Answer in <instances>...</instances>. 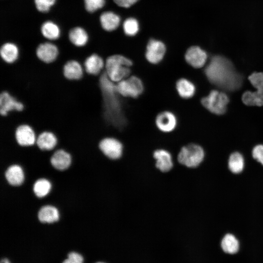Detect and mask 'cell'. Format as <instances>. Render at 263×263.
Masks as SVG:
<instances>
[{"label":"cell","mask_w":263,"mask_h":263,"mask_svg":"<svg viewBox=\"0 0 263 263\" xmlns=\"http://www.w3.org/2000/svg\"><path fill=\"white\" fill-rule=\"evenodd\" d=\"M98 85L102 99L103 117L106 122L117 129H122L127 123L120 95L104 71L98 76Z\"/></svg>","instance_id":"obj_1"},{"label":"cell","mask_w":263,"mask_h":263,"mask_svg":"<svg viewBox=\"0 0 263 263\" xmlns=\"http://www.w3.org/2000/svg\"><path fill=\"white\" fill-rule=\"evenodd\" d=\"M205 72L210 82L226 90L233 91L241 85V76L236 73L231 63L223 56L213 57Z\"/></svg>","instance_id":"obj_2"},{"label":"cell","mask_w":263,"mask_h":263,"mask_svg":"<svg viewBox=\"0 0 263 263\" xmlns=\"http://www.w3.org/2000/svg\"><path fill=\"white\" fill-rule=\"evenodd\" d=\"M133 62L121 55H113L105 60L104 72L113 82L117 83L128 77L131 72Z\"/></svg>","instance_id":"obj_3"},{"label":"cell","mask_w":263,"mask_h":263,"mask_svg":"<svg viewBox=\"0 0 263 263\" xmlns=\"http://www.w3.org/2000/svg\"><path fill=\"white\" fill-rule=\"evenodd\" d=\"M205 152L202 147L195 144H189L183 146L178 155V162L188 168L198 167L203 161Z\"/></svg>","instance_id":"obj_4"},{"label":"cell","mask_w":263,"mask_h":263,"mask_svg":"<svg viewBox=\"0 0 263 263\" xmlns=\"http://www.w3.org/2000/svg\"><path fill=\"white\" fill-rule=\"evenodd\" d=\"M116 89L122 96L136 98L143 94L144 85L139 77L135 75H130L116 83Z\"/></svg>","instance_id":"obj_5"},{"label":"cell","mask_w":263,"mask_h":263,"mask_svg":"<svg viewBox=\"0 0 263 263\" xmlns=\"http://www.w3.org/2000/svg\"><path fill=\"white\" fill-rule=\"evenodd\" d=\"M229 99L226 94L216 90L210 92L209 94L202 98L203 106L210 112L222 114L225 113Z\"/></svg>","instance_id":"obj_6"},{"label":"cell","mask_w":263,"mask_h":263,"mask_svg":"<svg viewBox=\"0 0 263 263\" xmlns=\"http://www.w3.org/2000/svg\"><path fill=\"white\" fill-rule=\"evenodd\" d=\"M24 104L6 91L0 92V115L6 116L12 112H20L24 109Z\"/></svg>","instance_id":"obj_7"},{"label":"cell","mask_w":263,"mask_h":263,"mask_svg":"<svg viewBox=\"0 0 263 263\" xmlns=\"http://www.w3.org/2000/svg\"><path fill=\"white\" fill-rule=\"evenodd\" d=\"M99 148L102 153L111 159H117L123 153V147L122 143L116 138L107 137L99 143Z\"/></svg>","instance_id":"obj_8"},{"label":"cell","mask_w":263,"mask_h":263,"mask_svg":"<svg viewBox=\"0 0 263 263\" xmlns=\"http://www.w3.org/2000/svg\"><path fill=\"white\" fill-rule=\"evenodd\" d=\"M166 52L165 44L159 40L151 39L147 45L145 57L151 64H157L163 59Z\"/></svg>","instance_id":"obj_9"},{"label":"cell","mask_w":263,"mask_h":263,"mask_svg":"<svg viewBox=\"0 0 263 263\" xmlns=\"http://www.w3.org/2000/svg\"><path fill=\"white\" fill-rule=\"evenodd\" d=\"M14 136L17 143L22 147L33 145L36 142V132L32 126L22 124L16 129Z\"/></svg>","instance_id":"obj_10"},{"label":"cell","mask_w":263,"mask_h":263,"mask_svg":"<svg viewBox=\"0 0 263 263\" xmlns=\"http://www.w3.org/2000/svg\"><path fill=\"white\" fill-rule=\"evenodd\" d=\"M178 120L176 115L172 112L164 111L156 116L155 123L157 128L161 132L169 133L176 128Z\"/></svg>","instance_id":"obj_11"},{"label":"cell","mask_w":263,"mask_h":263,"mask_svg":"<svg viewBox=\"0 0 263 263\" xmlns=\"http://www.w3.org/2000/svg\"><path fill=\"white\" fill-rule=\"evenodd\" d=\"M36 55L40 61L46 64H50L57 59L59 50L55 44L51 42H44L37 47Z\"/></svg>","instance_id":"obj_12"},{"label":"cell","mask_w":263,"mask_h":263,"mask_svg":"<svg viewBox=\"0 0 263 263\" xmlns=\"http://www.w3.org/2000/svg\"><path fill=\"white\" fill-rule=\"evenodd\" d=\"M105 61L98 54L92 53L84 60L82 65L85 73L99 76L104 70Z\"/></svg>","instance_id":"obj_13"},{"label":"cell","mask_w":263,"mask_h":263,"mask_svg":"<svg viewBox=\"0 0 263 263\" xmlns=\"http://www.w3.org/2000/svg\"><path fill=\"white\" fill-rule=\"evenodd\" d=\"M207 57L206 52L197 46L190 47L185 54L186 62L194 68H200L204 66Z\"/></svg>","instance_id":"obj_14"},{"label":"cell","mask_w":263,"mask_h":263,"mask_svg":"<svg viewBox=\"0 0 263 263\" xmlns=\"http://www.w3.org/2000/svg\"><path fill=\"white\" fill-rule=\"evenodd\" d=\"M62 73L67 79L76 81L83 77L85 72L83 65L80 62L75 59H71L63 65Z\"/></svg>","instance_id":"obj_15"},{"label":"cell","mask_w":263,"mask_h":263,"mask_svg":"<svg viewBox=\"0 0 263 263\" xmlns=\"http://www.w3.org/2000/svg\"><path fill=\"white\" fill-rule=\"evenodd\" d=\"M153 156L155 160L156 168L162 172H167L173 167V162L171 154L164 149L155 150Z\"/></svg>","instance_id":"obj_16"},{"label":"cell","mask_w":263,"mask_h":263,"mask_svg":"<svg viewBox=\"0 0 263 263\" xmlns=\"http://www.w3.org/2000/svg\"><path fill=\"white\" fill-rule=\"evenodd\" d=\"M0 56L2 60L6 63H14L19 58V49L14 43L6 42L0 47Z\"/></svg>","instance_id":"obj_17"},{"label":"cell","mask_w":263,"mask_h":263,"mask_svg":"<svg viewBox=\"0 0 263 263\" xmlns=\"http://www.w3.org/2000/svg\"><path fill=\"white\" fill-rule=\"evenodd\" d=\"M36 143L40 150H49L54 149L56 145L57 138L53 132L44 131L38 134Z\"/></svg>","instance_id":"obj_18"},{"label":"cell","mask_w":263,"mask_h":263,"mask_svg":"<svg viewBox=\"0 0 263 263\" xmlns=\"http://www.w3.org/2000/svg\"><path fill=\"white\" fill-rule=\"evenodd\" d=\"M175 88L179 96L184 99L192 97L196 91L194 84L188 79L184 77L176 81Z\"/></svg>","instance_id":"obj_19"},{"label":"cell","mask_w":263,"mask_h":263,"mask_svg":"<svg viewBox=\"0 0 263 263\" xmlns=\"http://www.w3.org/2000/svg\"><path fill=\"white\" fill-rule=\"evenodd\" d=\"M71 162L70 155L63 150L55 151L51 158L52 165L58 170H64L68 168Z\"/></svg>","instance_id":"obj_20"},{"label":"cell","mask_w":263,"mask_h":263,"mask_svg":"<svg viewBox=\"0 0 263 263\" xmlns=\"http://www.w3.org/2000/svg\"><path fill=\"white\" fill-rule=\"evenodd\" d=\"M220 246L224 253L229 255H234L239 251L240 243L237 238L233 234L227 233L223 237Z\"/></svg>","instance_id":"obj_21"},{"label":"cell","mask_w":263,"mask_h":263,"mask_svg":"<svg viewBox=\"0 0 263 263\" xmlns=\"http://www.w3.org/2000/svg\"><path fill=\"white\" fill-rule=\"evenodd\" d=\"M5 176L9 184L14 186L21 185L24 179L23 170L17 165L10 166L5 171Z\"/></svg>","instance_id":"obj_22"},{"label":"cell","mask_w":263,"mask_h":263,"mask_svg":"<svg viewBox=\"0 0 263 263\" xmlns=\"http://www.w3.org/2000/svg\"><path fill=\"white\" fill-rule=\"evenodd\" d=\"M254 92L246 91L242 95L243 102L246 105H263V87L256 88Z\"/></svg>","instance_id":"obj_23"},{"label":"cell","mask_w":263,"mask_h":263,"mask_svg":"<svg viewBox=\"0 0 263 263\" xmlns=\"http://www.w3.org/2000/svg\"><path fill=\"white\" fill-rule=\"evenodd\" d=\"M100 20L104 30L112 31L118 27L120 24V18L115 13L108 11L101 15Z\"/></svg>","instance_id":"obj_24"},{"label":"cell","mask_w":263,"mask_h":263,"mask_svg":"<svg viewBox=\"0 0 263 263\" xmlns=\"http://www.w3.org/2000/svg\"><path fill=\"white\" fill-rule=\"evenodd\" d=\"M38 217L41 223H52L58 220L59 213L55 207L51 206H45L39 210Z\"/></svg>","instance_id":"obj_25"},{"label":"cell","mask_w":263,"mask_h":263,"mask_svg":"<svg viewBox=\"0 0 263 263\" xmlns=\"http://www.w3.org/2000/svg\"><path fill=\"white\" fill-rule=\"evenodd\" d=\"M69 38L73 45L79 47L85 46L88 41L87 33L79 27L74 28L70 30Z\"/></svg>","instance_id":"obj_26"},{"label":"cell","mask_w":263,"mask_h":263,"mask_svg":"<svg viewBox=\"0 0 263 263\" xmlns=\"http://www.w3.org/2000/svg\"><path fill=\"white\" fill-rule=\"evenodd\" d=\"M228 167L233 173L241 172L244 167V160L243 155L238 152L231 154L228 160Z\"/></svg>","instance_id":"obj_27"},{"label":"cell","mask_w":263,"mask_h":263,"mask_svg":"<svg viewBox=\"0 0 263 263\" xmlns=\"http://www.w3.org/2000/svg\"><path fill=\"white\" fill-rule=\"evenodd\" d=\"M42 35L49 40H56L60 36V30L55 23L47 21L43 23L41 27Z\"/></svg>","instance_id":"obj_28"},{"label":"cell","mask_w":263,"mask_h":263,"mask_svg":"<svg viewBox=\"0 0 263 263\" xmlns=\"http://www.w3.org/2000/svg\"><path fill=\"white\" fill-rule=\"evenodd\" d=\"M51 187V185L49 181L45 179H39L34 183L33 191L38 197L41 198L49 193Z\"/></svg>","instance_id":"obj_29"},{"label":"cell","mask_w":263,"mask_h":263,"mask_svg":"<svg viewBox=\"0 0 263 263\" xmlns=\"http://www.w3.org/2000/svg\"><path fill=\"white\" fill-rule=\"evenodd\" d=\"M123 29L126 35L130 36L135 35L139 30L137 20L132 18L126 19L123 23Z\"/></svg>","instance_id":"obj_30"},{"label":"cell","mask_w":263,"mask_h":263,"mask_svg":"<svg viewBox=\"0 0 263 263\" xmlns=\"http://www.w3.org/2000/svg\"><path fill=\"white\" fill-rule=\"evenodd\" d=\"M86 10L93 13L101 8L105 4V0H84Z\"/></svg>","instance_id":"obj_31"},{"label":"cell","mask_w":263,"mask_h":263,"mask_svg":"<svg viewBox=\"0 0 263 263\" xmlns=\"http://www.w3.org/2000/svg\"><path fill=\"white\" fill-rule=\"evenodd\" d=\"M56 0H35L37 9L41 12H47L55 3Z\"/></svg>","instance_id":"obj_32"},{"label":"cell","mask_w":263,"mask_h":263,"mask_svg":"<svg viewBox=\"0 0 263 263\" xmlns=\"http://www.w3.org/2000/svg\"><path fill=\"white\" fill-rule=\"evenodd\" d=\"M248 79L255 88L263 86V73H254L249 76Z\"/></svg>","instance_id":"obj_33"},{"label":"cell","mask_w":263,"mask_h":263,"mask_svg":"<svg viewBox=\"0 0 263 263\" xmlns=\"http://www.w3.org/2000/svg\"><path fill=\"white\" fill-rule=\"evenodd\" d=\"M252 154L254 159L263 165V145L256 146L252 150Z\"/></svg>","instance_id":"obj_34"},{"label":"cell","mask_w":263,"mask_h":263,"mask_svg":"<svg viewBox=\"0 0 263 263\" xmlns=\"http://www.w3.org/2000/svg\"><path fill=\"white\" fill-rule=\"evenodd\" d=\"M82 255L75 252H71L68 254V258L62 263H83Z\"/></svg>","instance_id":"obj_35"},{"label":"cell","mask_w":263,"mask_h":263,"mask_svg":"<svg viewBox=\"0 0 263 263\" xmlns=\"http://www.w3.org/2000/svg\"><path fill=\"white\" fill-rule=\"evenodd\" d=\"M114 2L118 6L122 7L128 8L136 3L139 0H113Z\"/></svg>","instance_id":"obj_36"},{"label":"cell","mask_w":263,"mask_h":263,"mask_svg":"<svg viewBox=\"0 0 263 263\" xmlns=\"http://www.w3.org/2000/svg\"><path fill=\"white\" fill-rule=\"evenodd\" d=\"M0 263H11L7 259L3 258L1 260Z\"/></svg>","instance_id":"obj_37"},{"label":"cell","mask_w":263,"mask_h":263,"mask_svg":"<svg viewBox=\"0 0 263 263\" xmlns=\"http://www.w3.org/2000/svg\"><path fill=\"white\" fill-rule=\"evenodd\" d=\"M105 263L99 262H97V263Z\"/></svg>","instance_id":"obj_38"}]
</instances>
